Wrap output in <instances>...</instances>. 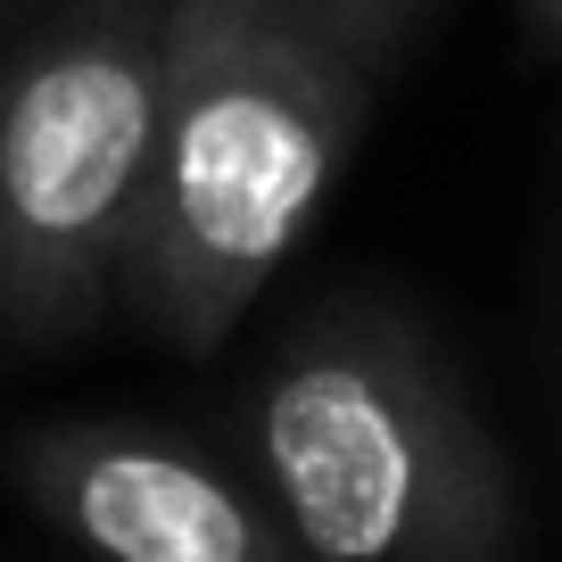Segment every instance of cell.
I'll return each mask as SVG.
<instances>
[{
  "label": "cell",
  "instance_id": "cell-1",
  "mask_svg": "<svg viewBox=\"0 0 562 562\" xmlns=\"http://www.w3.org/2000/svg\"><path fill=\"white\" fill-rule=\"evenodd\" d=\"M364 124V67L281 0H166L158 140L116 299L166 348H215L290 265Z\"/></svg>",
  "mask_w": 562,
  "mask_h": 562
},
{
  "label": "cell",
  "instance_id": "cell-2",
  "mask_svg": "<svg viewBox=\"0 0 562 562\" xmlns=\"http://www.w3.org/2000/svg\"><path fill=\"white\" fill-rule=\"evenodd\" d=\"M248 447L306 562H505V456L397 315L339 306L306 323L257 381Z\"/></svg>",
  "mask_w": 562,
  "mask_h": 562
},
{
  "label": "cell",
  "instance_id": "cell-3",
  "mask_svg": "<svg viewBox=\"0 0 562 562\" xmlns=\"http://www.w3.org/2000/svg\"><path fill=\"white\" fill-rule=\"evenodd\" d=\"M166 0H83L0 67V331L83 339L108 315L158 140Z\"/></svg>",
  "mask_w": 562,
  "mask_h": 562
},
{
  "label": "cell",
  "instance_id": "cell-4",
  "mask_svg": "<svg viewBox=\"0 0 562 562\" xmlns=\"http://www.w3.org/2000/svg\"><path fill=\"white\" fill-rule=\"evenodd\" d=\"M25 488L91 562H306L265 488L158 430H42Z\"/></svg>",
  "mask_w": 562,
  "mask_h": 562
},
{
  "label": "cell",
  "instance_id": "cell-5",
  "mask_svg": "<svg viewBox=\"0 0 562 562\" xmlns=\"http://www.w3.org/2000/svg\"><path fill=\"white\" fill-rule=\"evenodd\" d=\"M281 9H299L323 42H339L356 67H372V50L405 25V9H414V0H281Z\"/></svg>",
  "mask_w": 562,
  "mask_h": 562
},
{
  "label": "cell",
  "instance_id": "cell-6",
  "mask_svg": "<svg viewBox=\"0 0 562 562\" xmlns=\"http://www.w3.org/2000/svg\"><path fill=\"white\" fill-rule=\"evenodd\" d=\"M521 9H529V18H538V34H546V42H554V50H562V0H521Z\"/></svg>",
  "mask_w": 562,
  "mask_h": 562
}]
</instances>
